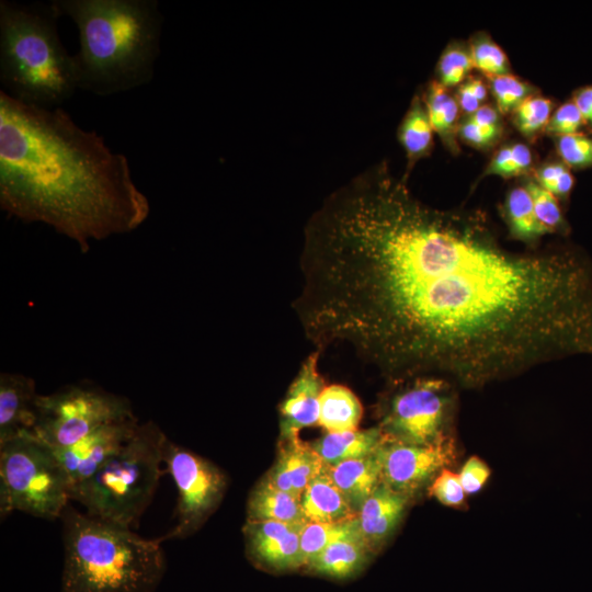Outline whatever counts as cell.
Here are the masks:
<instances>
[{
  "label": "cell",
  "instance_id": "ffe728a7",
  "mask_svg": "<svg viewBox=\"0 0 592 592\" xmlns=\"http://www.w3.org/2000/svg\"><path fill=\"white\" fill-rule=\"evenodd\" d=\"M300 506L306 522L335 523L357 516L330 478L327 466L307 486Z\"/></svg>",
  "mask_w": 592,
  "mask_h": 592
},
{
  "label": "cell",
  "instance_id": "7c38bea8",
  "mask_svg": "<svg viewBox=\"0 0 592 592\" xmlns=\"http://www.w3.org/2000/svg\"><path fill=\"white\" fill-rule=\"evenodd\" d=\"M305 524L247 520L243 534L249 560L272 573L303 570L300 531Z\"/></svg>",
  "mask_w": 592,
  "mask_h": 592
},
{
  "label": "cell",
  "instance_id": "4fadbf2b",
  "mask_svg": "<svg viewBox=\"0 0 592 592\" xmlns=\"http://www.w3.org/2000/svg\"><path fill=\"white\" fill-rule=\"evenodd\" d=\"M137 418L105 425L65 448H53L69 481L70 490L93 476L135 432Z\"/></svg>",
  "mask_w": 592,
  "mask_h": 592
},
{
  "label": "cell",
  "instance_id": "f35d334b",
  "mask_svg": "<svg viewBox=\"0 0 592 592\" xmlns=\"http://www.w3.org/2000/svg\"><path fill=\"white\" fill-rule=\"evenodd\" d=\"M456 133L458 134L459 138L463 139L465 143L478 148H483L491 146L498 140V138H500L502 134V127H482L475 124L467 117L465 121L457 125Z\"/></svg>",
  "mask_w": 592,
  "mask_h": 592
},
{
  "label": "cell",
  "instance_id": "5b68a950",
  "mask_svg": "<svg viewBox=\"0 0 592 592\" xmlns=\"http://www.w3.org/2000/svg\"><path fill=\"white\" fill-rule=\"evenodd\" d=\"M60 16L54 1H0V82L11 98L54 109L79 90L73 55L59 37Z\"/></svg>",
  "mask_w": 592,
  "mask_h": 592
},
{
  "label": "cell",
  "instance_id": "484cf974",
  "mask_svg": "<svg viewBox=\"0 0 592 592\" xmlns=\"http://www.w3.org/2000/svg\"><path fill=\"white\" fill-rule=\"evenodd\" d=\"M358 535L361 532L357 516L335 523L307 522L300 531V553L304 567L329 545Z\"/></svg>",
  "mask_w": 592,
  "mask_h": 592
},
{
  "label": "cell",
  "instance_id": "3957f363",
  "mask_svg": "<svg viewBox=\"0 0 592 592\" xmlns=\"http://www.w3.org/2000/svg\"><path fill=\"white\" fill-rule=\"evenodd\" d=\"M79 34L78 89L99 96L149 83L160 54L157 0H53Z\"/></svg>",
  "mask_w": 592,
  "mask_h": 592
},
{
  "label": "cell",
  "instance_id": "52a82bcc",
  "mask_svg": "<svg viewBox=\"0 0 592 592\" xmlns=\"http://www.w3.org/2000/svg\"><path fill=\"white\" fill-rule=\"evenodd\" d=\"M67 475L48 444L25 434L0 444V514L55 520L70 503Z\"/></svg>",
  "mask_w": 592,
  "mask_h": 592
},
{
  "label": "cell",
  "instance_id": "277c9868",
  "mask_svg": "<svg viewBox=\"0 0 592 592\" xmlns=\"http://www.w3.org/2000/svg\"><path fill=\"white\" fill-rule=\"evenodd\" d=\"M61 592H153L166 571L159 539L77 511L62 512Z\"/></svg>",
  "mask_w": 592,
  "mask_h": 592
},
{
  "label": "cell",
  "instance_id": "4316f807",
  "mask_svg": "<svg viewBox=\"0 0 592 592\" xmlns=\"http://www.w3.org/2000/svg\"><path fill=\"white\" fill-rule=\"evenodd\" d=\"M504 213L511 235L519 240L532 242L547 234L536 218L531 194L525 186L509 192Z\"/></svg>",
  "mask_w": 592,
  "mask_h": 592
},
{
  "label": "cell",
  "instance_id": "9c48e42d",
  "mask_svg": "<svg viewBox=\"0 0 592 592\" xmlns=\"http://www.w3.org/2000/svg\"><path fill=\"white\" fill-rule=\"evenodd\" d=\"M136 418L127 398L91 384L39 395L35 436L53 448L69 447L96 430Z\"/></svg>",
  "mask_w": 592,
  "mask_h": 592
},
{
  "label": "cell",
  "instance_id": "d6986e66",
  "mask_svg": "<svg viewBox=\"0 0 592 592\" xmlns=\"http://www.w3.org/2000/svg\"><path fill=\"white\" fill-rule=\"evenodd\" d=\"M327 471L345 500L357 514L364 501L382 481L378 451L367 457L327 466Z\"/></svg>",
  "mask_w": 592,
  "mask_h": 592
},
{
  "label": "cell",
  "instance_id": "6da1fadb",
  "mask_svg": "<svg viewBox=\"0 0 592 592\" xmlns=\"http://www.w3.org/2000/svg\"><path fill=\"white\" fill-rule=\"evenodd\" d=\"M293 303L317 348L341 343L392 383L477 385L592 354V270L569 250L505 249L480 216L422 203L385 161L308 218Z\"/></svg>",
  "mask_w": 592,
  "mask_h": 592
},
{
  "label": "cell",
  "instance_id": "ab89813d",
  "mask_svg": "<svg viewBox=\"0 0 592 592\" xmlns=\"http://www.w3.org/2000/svg\"><path fill=\"white\" fill-rule=\"evenodd\" d=\"M500 114L498 109L482 104L478 110L470 114L468 118L479 126L497 128L502 127Z\"/></svg>",
  "mask_w": 592,
  "mask_h": 592
},
{
  "label": "cell",
  "instance_id": "60d3db41",
  "mask_svg": "<svg viewBox=\"0 0 592 592\" xmlns=\"http://www.w3.org/2000/svg\"><path fill=\"white\" fill-rule=\"evenodd\" d=\"M572 101L580 110L584 123L592 127V86H585L573 93Z\"/></svg>",
  "mask_w": 592,
  "mask_h": 592
},
{
  "label": "cell",
  "instance_id": "f1b7e54d",
  "mask_svg": "<svg viewBox=\"0 0 592 592\" xmlns=\"http://www.w3.org/2000/svg\"><path fill=\"white\" fill-rule=\"evenodd\" d=\"M532 164V152L527 146L515 143L502 147L490 160L483 175L510 178L525 173Z\"/></svg>",
  "mask_w": 592,
  "mask_h": 592
},
{
  "label": "cell",
  "instance_id": "e575fe53",
  "mask_svg": "<svg viewBox=\"0 0 592 592\" xmlns=\"http://www.w3.org/2000/svg\"><path fill=\"white\" fill-rule=\"evenodd\" d=\"M535 181L556 197H566L571 192L574 178L570 168L561 162H551L540 167Z\"/></svg>",
  "mask_w": 592,
  "mask_h": 592
},
{
  "label": "cell",
  "instance_id": "30bf717a",
  "mask_svg": "<svg viewBox=\"0 0 592 592\" xmlns=\"http://www.w3.org/2000/svg\"><path fill=\"white\" fill-rule=\"evenodd\" d=\"M163 463L172 476L179 498L177 524L159 542L184 538L194 533L220 503L226 475L213 463L167 439Z\"/></svg>",
  "mask_w": 592,
  "mask_h": 592
},
{
  "label": "cell",
  "instance_id": "5bb4252c",
  "mask_svg": "<svg viewBox=\"0 0 592 592\" xmlns=\"http://www.w3.org/2000/svg\"><path fill=\"white\" fill-rule=\"evenodd\" d=\"M320 353L316 349L304 360L280 405V442L299 437L304 428L318 425L319 398L326 386L318 368Z\"/></svg>",
  "mask_w": 592,
  "mask_h": 592
},
{
  "label": "cell",
  "instance_id": "b9f144b4",
  "mask_svg": "<svg viewBox=\"0 0 592 592\" xmlns=\"http://www.w3.org/2000/svg\"><path fill=\"white\" fill-rule=\"evenodd\" d=\"M456 100L459 109L466 112L468 115L473 114L482 105V103L473 92L467 81L460 84Z\"/></svg>",
  "mask_w": 592,
  "mask_h": 592
},
{
  "label": "cell",
  "instance_id": "7bdbcfd3",
  "mask_svg": "<svg viewBox=\"0 0 592 592\" xmlns=\"http://www.w3.org/2000/svg\"><path fill=\"white\" fill-rule=\"evenodd\" d=\"M469 87L471 88L475 95L478 98V100L483 103L487 99V87L486 84L477 78H470L467 80Z\"/></svg>",
  "mask_w": 592,
  "mask_h": 592
},
{
  "label": "cell",
  "instance_id": "8fae6325",
  "mask_svg": "<svg viewBox=\"0 0 592 592\" xmlns=\"http://www.w3.org/2000/svg\"><path fill=\"white\" fill-rule=\"evenodd\" d=\"M378 453L382 481L413 498L454 463L456 445L454 440L440 445H411L384 436Z\"/></svg>",
  "mask_w": 592,
  "mask_h": 592
},
{
  "label": "cell",
  "instance_id": "8d00e7d4",
  "mask_svg": "<svg viewBox=\"0 0 592 592\" xmlns=\"http://www.w3.org/2000/svg\"><path fill=\"white\" fill-rule=\"evenodd\" d=\"M585 125L583 116L571 100L561 104L549 118L545 130L556 137L580 132Z\"/></svg>",
  "mask_w": 592,
  "mask_h": 592
},
{
  "label": "cell",
  "instance_id": "8992f818",
  "mask_svg": "<svg viewBox=\"0 0 592 592\" xmlns=\"http://www.w3.org/2000/svg\"><path fill=\"white\" fill-rule=\"evenodd\" d=\"M167 435L152 421L133 435L96 473L70 490L87 514L130 528L150 504L161 476Z\"/></svg>",
  "mask_w": 592,
  "mask_h": 592
},
{
  "label": "cell",
  "instance_id": "9a60e30c",
  "mask_svg": "<svg viewBox=\"0 0 592 592\" xmlns=\"http://www.w3.org/2000/svg\"><path fill=\"white\" fill-rule=\"evenodd\" d=\"M38 397L33 378L0 375V444L25 434L35 436Z\"/></svg>",
  "mask_w": 592,
  "mask_h": 592
},
{
  "label": "cell",
  "instance_id": "83f0119b",
  "mask_svg": "<svg viewBox=\"0 0 592 592\" xmlns=\"http://www.w3.org/2000/svg\"><path fill=\"white\" fill-rule=\"evenodd\" d=\"M551 112L549 99L532 95L513 111V123L524 136L534 137L546 128Z\"/></svg>",
  "mask_w": 592,
  "mask_h": 592
},
{
  "label": "cell",
  "instance_id": "e0dca14e",
  "mask_svg": "<svg viewBox=\"0 0 592 592\" xmlns=\"http://www.w3.org/2000/svg\"><path fill=\"white\" fill-rule=\"evenodd\" d=\"M325 466L310 444L296 437L280 442L276 463L265 477L274 487L300 501L307 486Z\"/></svg>",
  "mask_w": 592,
  "mask_h": 592
},
{
  "label": "cell",
  "instance_id": "d6a6232c",
  "mask_svg": "<svg viewBox=\"0 0 592 592\" xmlns=\"http://www.w3.org/2000/svg\"><path fill=\"white\" fill-rule=\"evenodd\" d=\"M474 68L469 49L458 46L446 48L437 62L439 82L445 88L459 84Z\"/></svg>",
  "mask_w": 592,
  "mask_h": 592
},
{
  "label": "cell",
  "instance_id": "ac0fdd59",
  "mask_svg": "<svg viewBox=\"0 0 592 592\" xmlns=\"http://www.w3.org/2000/svg\"><path fill=\"white\" fill-rule=\"evenodd\" d=\"M373 556L362 536H353L326 547L303 570L330 580L345 581L357 577Z\"/></svg>",
  "mask_w": 592,
  "mask_h": 592
},
{
  "label": "cell",
  "instance_id": "7402d4cb",
  "mask_svg": "<svg viewBox=\"0 0 592 592\" xmlns=\"http://www.w3.org/2000/svg\"><path fill=\"white\" fill-rule=\"evenodd\" d=\"M248 521H272L301 525L306 523L300 501L274 487L264 476L250 492Z\"/></svg>",
  "mask_w": 592,
  "mask_h": 592
},
{
  "label": "cell",
  "instance_id": "74e56055",
  "mask_svg": "<svg viewBox=\"0 0 592 592\" xmlns=\"http://www.w3.org/2000/svg\"><path fill=\"white\" fill-rule=\"evenodd\" d=\"M458 476L466 494H473L485 486L490 476V469L483 460L471 456L465 462Z\"/></svg>",
  "mask_w": 592,
  "mask_h": 592
},
{
  "label": "cell",
  "instance_id": "603a6c76",
  "mask_svg": "<svg viewBox=\"0 0 592 592\" xmlns=\"http://www.w3.org/2000/svg\"><path fill=\"white\" fill-rule=\"evenodd\" d=\"M362 415V403L351 389L338 384L325 386L319 398V426L331 433L357 430Z\"/></svg>",
  "mask_w": 592,
  "mask_h": 592
},
{
  "label": "cell",
  "instance_id": "836d02e7",
  "mask_svg": "<svg viewBox=\"0 0 592 592\" xmlns=\"http://www.w3.org/2000/svg\"><path fill=\"white\" fill-rule=\"evenodd\" d=\"M556 148L561 161L573 169L592 167V137L578 132L556 137Z\"/></svg>",
  "mask_w": 592,
  "mask_h": 592
},
{
  "label": "cell",
  "instance_id": "ba28073f",
  "mask_svg": "<svg viewBox=\"0 0 592 592\" xmlns=\"http://www.w3.org/2000/svg\"><path fill=\"white\" fill-rule=\"evenodd\" d=\"M395 383L399 387L380 409L378 426L386 439L411 445H440L454 440V397L448 380L418 376Z\"/></svg>",
  "mask_w": 592,
  "mask_h": 592
},
{
  "label": "cell",
  "instance_id": "44dd1931",
  "mask_svg": "<svg viewBox=\"0 0 592 592\" xmlns=\"http://www.w3.org/2000/svg\"><path fill=\"white\" fill-rule=\"evenodd\" d=\"M384 441L379 426L346 432H327L309 443L326 466L375 454Z\"/></svg>",
  "mask_w": 592,
  "mask_h": 592
},
{
  "label": "cell",
  "instance_id": "7a4b0ae2",
  "mask_svg": "<svg viewBox=\"0 0 592 592\" xmlns=\"http://www.w3.org/2000/svg\"><path fill=\"white\" fill-rule=\"evenodd\" d=\"M0 207L42 223L87 252L91 241L128 234L149 216L127 158L75 123L61 107L20 102L0 91Z\"/></svg>",
  "mask_w": 592,
  "mask_h": 592
},
{
  "label": "cell",
  "instance_id": "4dcf8cb0",
  "mask_svg": "<svg viewBox=\"0 0 592 592\" xmlns=\"http://www.w3.org/2000/svg\"><path fill=\"white\" fill-rule=\"evenodd\" d=\"M492 94L501 114L513 112L523 101L533 95V88L508 73L490 78Z\"/></svg>",
  "mask_w": 592,
  "mask_h": 592
},
{
  "label": "cell",
  "instance_id": "f546056e",
  "mask_svg": "<svg viewBox=\"0 0 592 592\" xmlns=\"http://www.w3.org/2000/svg\"><path fill=\"white\" fill-rule=\"evenodd\" d=\"M469 53L474 68L489 78L510 73L505 53L489 37L480 35L470 45Z\"/></svg>",
  "mask_w": 592,
  "mask_h": 592
},
{
  "label": "cell",
  "instance_id": "d4e9b609",
  "mask_svg": "<svg viewBox=\"0 0 592 592\" xmlns=\"http://www.w3.org/2000/svg\"><path fill=\"white\" fill-rule=\"evenodd\" d=\"M439 81H432L423 98L433 132L452 151L457 149L455 132L459 105Z\"/></svg>",
  "mask_w": 592,
  "mask_h": 592
},
{
  "label": "cell",
  "instance_id": "1f68e13d",
  "mask_svg": "<svg viewBox=\"0 0 592 592\" xmlns=\"http://www.w3.org/2000/svg\"><path fill=\"white\" fill-rule=\"evenodd\" d=\"M525 187L531 194L536 218L547 234L561 230L566 223L557 197L536 181L527 182Z\"/></svg>",
  "mask_w": 592,
  "mask_h": 592
},
{
  "label": "cell",
  "instance_id": "d590c367",
  "mask_svg": "<svg viewBox=\"0 0 592 592\" xmlns=\"http://www.w3.org/2000/svg\"><path fill=\"white\" fill-rule=\"evenodd\" d=\"M429 492L446 506H462L465 503L466 492L462 486L458 474L444 468L430 483Z\"/></svg>",
  "mask_w": 592,
  "mask_h": 592
},
{
  "label": "cell",
  "instance_id": "2e32d148",
  "mask_svg": "<svg viewBox=\"0 0 592 592\" xmlns=\"http://www.w3.org/2000/svg\"><path fill=\"white\" fill-rule=\"evenodd\" d=\"M412 497L385 482L376 487L357 512L358 527L368 548L376 554L400 523Z\"/></svg>",
  "mask_w": 592,
  "mask_h": 592
},
{
  "label": "cell",
  "instance_id": "cb8c5ba5",
  "mask_svg": "<svg viewBox=\"0 0 592 592\" xmlns=\"http://www.w3.org/2000/svg\"><path fill=\"white\" fill-rule=\"evenodd\" d=\"M433 133L423 99L415 95L398 128V139L407 157V174L431 152Z\"/></svg>",
  "mask_w": 592,
  "mask_h": 592
}]
</instances>
